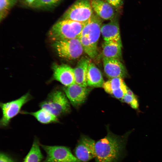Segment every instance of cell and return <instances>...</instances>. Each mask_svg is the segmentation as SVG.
Returning a JSON list of instances; mask_svg holds the SVG:
<instances>
[{
	"label": "cell",
	"mask_w": 162,
	"mask_h": 162,
	"mask_svg": "<svg viewBox=\"0 0 162 162\" xmlns=\"http://www.w3.org/2000/svg\"><path fill=\"white\" fill-rule=\"evenodd\" d=\"M132 131L118 135L107 128V134L96 142V162H121L127 155L126 146Z\"/></svg>",
	"instance_id": "cell-1"
},
{
	"label": "cell",
	"mask_w": 162,
	"mask_h": 162,
	"mask_svg": "<svg viewBox=\"0 0 162 162\" xmlns=\"http://www.w3.org/2000/svg\"><path fill=\"white\" fill-rule=\"evenodd\" d=\"M84 24L85 23L62 19L51 28L49 32V37L53 42L78 38Z\"/></svg>",
	"instance_id": "cell-2"
},
{
	"label": "cell",
	"mask_w": 162,
	"mask_h": 162,
	"mask_svg": "<svg viewBox=\"0 0 162 162\" xmlns=\"http://www.w3.org/2000/svg\"><path fill=\"white\" fill-rule=\"evenodd\" d=\"M69 102L63 91L55 88L48 94L46 99L40 103L39 106L58 118L70 112Z\"/></svg>",
	"instance_id": "cell-3"
},
{
	"label": "cell",
	"mask_w": 162,
	"mask_h": 162,
	"mask_svg": "<svg viewBox=\"0 0 162 162\" xmlns=\"http://www.w3.org/2000/svg\"><path fill=\"white\" fill-rule=\"evenodd\" d=\"M52 45L60 57L68 60L79 58L84 52L79 38L55 41Z\"/></svg>",
	"instance_id": "cell-4"
},
{
	"label": "cell",
	"mask_w": 162,
	"mask_h": 162,
	"mask_svg": "<svg viewBox=\"0 0 162 162\" xmlns=\"http://www.w3.org/2000/svg\"><path fill=\"white\" fill-rule=\"evenodd\" d=\"M32 98L31 95L28 92L16 100L1 102L0 106L2 115L0 120L1 128L8 126L11 120L19 113L22 107Z\"/></svg>",
	"instance_id": "cell-5"
},
{
	"label": "cell",
	"mask_w": 162,
	"mask_h": 162,
	"mask_svg": "<svg viewBox=\"0 0 162 162\" xmlns=\"http://www.w3.org/2000/svg\"><path fill=\"white\" fill-rule=\"evenodd\" d=\"M93 14L90 0H77L65 12L62 19L85 23Z\"/></svg>",
	"instance_id": "cell-6"
},
{
	"label": "cell",
	"mask_w": 162,
	"mask_h": 162,
	"mask_svg": "<svg viewBox=\"0 0 162 162\" xmlns=\"http://www.w3.org/2000/svg\"><path fill=\"white\" fill-rule=\"evenodd\" d=\"M46 157L42 162H81L73 154L69 147L40 144Z\"/></svg>",
	"instance_id": "cell-7"
},
{
	"label": "cell",
	"mask_w": 162,
	"mask_h": 162,
	"mask_svg": "<svg viewBox=\"0 0 162 162\" xmlns=\"http://www.w3.org/2000/svg\"><path fill=\"white\" fill-rule=\"evenodd\" d=\"M95 143L89 136L81 135L74 150V155L81 162H87L95 158Z\"/></svg>",
	"instance_id": "cell-8"
},
{
	"label": "cell",
	"mask_w": 162,
	"mask_h": 162,
	"mask_svg": "<svg viewBox=\"0 0 162 162\" xmlns=\"http://www.w3.org/2000/svg\"><path fill=\"white\" fill-rule=\"evenodd\" d=\"M102 22L101 19L96 14H94L92 16L85 22L79 37H87L93 45L97 47L101 34Z\"/></svg>",
	"instance_id": "cell-9"
},
{
	"label": "cell",
	"mask_w": 162,
	"mask_h": 162,
	"mask_svg": "<svg viewBox=\"0 0 162 162\" xmlns=\"http://www.w3.org/2000/svg\"><path fill=\"white\" fill-rule=\"evenodd\" d=\"M63 91L70 102L76 106L82 104L86 100L89 89L74 83L68 86H64Z\"/></svg>",
	"instance_id": "cell-10"
},
{
	"label": "cell",
	"mask_w": 162,
	"mask_h": 162,
	"mask_svg": "<svg viewBox=\"0 0 162 162\" xmlns=\"http://www.w3.org/2000/svg\"><path fill=\"white\" fill-rule=\"evenodd\" d=\"M52 80L58 81L65 86H70L75 83L74 68L64 64H54L52 68Z\"/></svg>",
	"instance_id": "cell-11"
},
{
	"label": "cell",
	"mask_w": 162,
	"mask_h": 162,
	"mask_svg": "<svg viewBox=\"0 0 162 162\" xmlns=\"http://www.w3.org/2000/svg\"><path fill=\"white\" fill-rule=\"evenodd\" d=\"M103 62L104 72L109 79L114 77L123 78L127 77V69L120 60L104 58Z\"/></svg>",
	"instance_id": "cell-12"
},
{
	"label": "cell",
	"mask_w": 162,
	"mask_h": 162,
	"mask_svg": "<svg viewBox=\"0 0 162 162\" xmlns=\"http://www.w3.org/2000/svg\"><path fill=\"white\" fill-rule=\"evenodd\" d=\"M102 87L107 93L121 100L127 93L128 88L123 78L121 77L109 79L104 82Z\"/></svg>",
	"instance_id": "cell-13"
},
{
	"label": "cell",
	"mask_w": 162,
	"mask_h": 162,
	"mask_svg": "<svg viewBox=\"0 0 162 162\" xmlns=\"http://www.w3.org/2000/svg\"><path fill=\"white\" fill-rule=\"evenodd\" d=\"M101 34L105 41H115L122 45L119 23L115 17L108 22L102 24Z\"/></svg>",
	"instance_id": "cell-14"
},
{
	"label": "cell",
	"mask_w": 162,
	"mask_h": 162,
	"mask_svg": "<svg viewBox=\"0 0 162 162\" xmlns=\"http://www.w3.org/2000/svg\"><path fill=\"white\" fill-rule=\"evenodd\" d=\"M93 11L101 19L111 20L115 17V12L113 6L102 0H90Z\"/></svg>",
	"instance_id": "cell-15"
},
{
	"label": "cell",
	"mask_w": 162,
	"mask_h": 162,
	"mask_svg": "<svg viewBox=\"0 0 162 162\" xmlns=\"http://www.w3.org/2000/svg\"><path fill=\"white\" fill-rule=\"evenodd\" d=\"M91 60L86 57L81 58L74 68L75 83L82 86L87 87L86 75L88 66Z\"/></svg>",
	"instance_id": "cell-16"
},
{
	"label": "cell",
	"mask_w": 162,
	"mask_h": 162,
	"mask_svg": "<svg viewBox=\"0 0 162 162\" xmlns=\"http://www.w3.org/2000/svg\"><path fill=\"white\" fill-rule=\"evenodd\" d=\"M86 82L88 86L95 88L102 87L105 82L100 70L91 61L88 66Z\"/></svg>",
	"instance_id": "cell-17"
},
{
	"label": "cell",
	"mask_w": 162,
	"mask_h": 162,
	"mask_svg": "<svg viewBox=\"0 0 162 162\" xmlns=\"http://www.w3.org/2000/svg\"><path fill=\"white\" fill-rule=\"evenodd\" d=\"M122 45L115 41H105L102 44L104 58H114L120 60L122 57Z\"/></svg>",
	"instance_id": "cell-18"
},
{
	"label": "cell",
	"mask_w": 162,
	"mask_h": 162,
	"mask_svg": "<svg viewBox=\"0 0 162 162\" xmlns=\"http://www.w3.org/2000/svg\"><path fill=\"white\" fill-rule=\"evenodd\" d=\"M22 114L30 115L34 117L40 123L48 124L58 122V118L47 110L43 108L34 112L23 111Z\"/></svg>",
	"instance_id": "cell-19"
},
{
	"label": "cell",
	"mask_w": 162,
	"mask_h": 162,
	"mask_svg": "<svg viewBox=\"0 0 162 162\" xmlns=\"http://www.w3.org/2000/svg\"><path fill=\"white\" fill-rule=\"evenodd\" d=\"M40 146L38 139L35 138L31 148L23 162H42L44 156L41 152Z\"/></svg>",
	"instance_id": "cell-20"
},
{
	"label": "cell",
	"mask_w": 162,
	"mask_h": 162,
	"mask_svg": "<svg viewBox=\"0 0 162 162\" xmlns=\"http://www.w3.org/2000/svg\"><path fill=\"white\" fill-rule=\"evenodd\" d=\"M84 52L91 58H95L98 54V47L95 46L86 37L80 36L79 38Z\"/></svg>",
	"instance_id": "cell-21"
},
{
	"label": "cell",
	"mask_w": 162,
	"mask_h": 162,
	"mask_svg": "<svg viewBox=\"0 0 162 162\" xmlns=\"http://www.w3.org/2000/svg\"><path fill=\"white\" fill-rule=\"evenodd\" d=\"M17 0H0V20L7 15L10 9L16 4Z\"/></svg>",
	"instance_id": "cell-22"
},
{
	"label": "cell",
	"mask_w": 162,
	"mask_h": 162,
	"mask_svg": "<svg viewBox=\"0 0 162 162\" xmlns=\"http://www.w3.org/2000/svg\"><path fill=\"white\" fill-rule=\"evenodd\" d=\"M61 0H35L30 5L36 8H46L52 7Z\"/></svg>",
	"instance_id": "cell-23"
},
{
	"label": "cell",
	"mask_w": 162,
	"mask_h": 162,
	"mask_svg": "<svg viewBox=\"0 0 162 162\" xmlns=\"http://www.w3.org/2000/svg\"><path fill=\"white\" fill-rule=\"evenodd\" d=\"M122 101L129 104L133 109H137L139 106L138 101L136 96L126 93L121 100Z\"/></svg>",
	"instance_id": "cell-24"
},
{
	"label": "cell",
	"mask_w": 162,
	"mask_h": 162,
	"mask_svg": "<svg viewBox=\"0 0 162 162\" xmlns=\"http://www.w3.org/2000/svg\"><path fill=\"white\" fill-rule=\"evenodd\" d=\"M0 162H16V160L8 154L1 152L0 154Z\"/></svg>",
	"instance_id": "cell-25"
},
{
	"label": "cell",
	"mask_w": 162,
	"mask_h": 162,
	"mask_svg": "<svg viewBox=\"0 0 162 162\" xmlns=\"http://www.w3.org/2000/svg\"><path fill=\"white\" fill-rule=\"evenodd\" d=\"M112 6L117 8L122 4V0H104Z\"/></svg>",
	"instance_id": "cell-26"
},
{
	"label": "cell",
	"mask_w": 162,
	"mask_h": 162,
	"mask_svg": "<svg viewBox=\"0 0 162 162\" xmlns=\"http://www.w3.org/2000/svg\"><path fill=\"white\" fill-rule=\"evenodd\" d=\"M35 0H25L26 3L30 5Z\"/></svg>",
	"instance_id": "cell-27"
}]
</instances>
